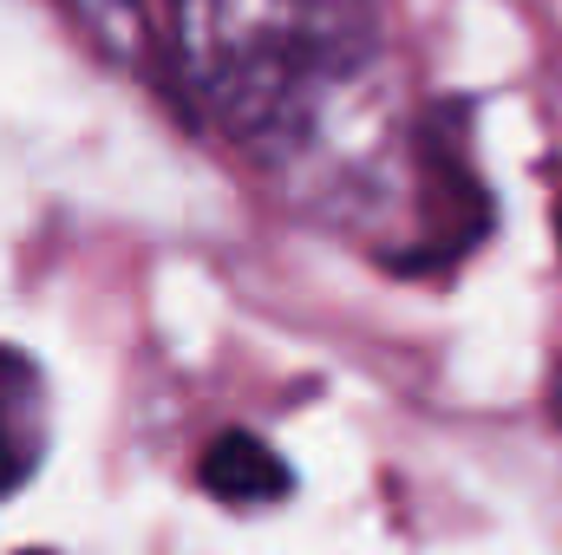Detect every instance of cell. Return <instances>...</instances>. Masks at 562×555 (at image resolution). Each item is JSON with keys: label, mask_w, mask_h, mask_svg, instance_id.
<instances>
[{"label": "cell", "mask_w": 562, "mask_h": 555, "mask_svg": "<svg viewBox=\"0 0 562 555\" xmlns=\"http://www.w3.org/2000/svg\"><path fill=\"white\" fill-rule=\"evenodd\" d=\"M380 53L373 0H170L164 66L196 125L288 150Z\"/></svg>", "instance_id": "6da1fadb"}, {"label": "cell", "mask_w": 562, "mask_h": 555, "mask_svg": "<svg viewBox=\"0 0 562 555\" xmlns=\"http://www.w3.org/2000/svg\"><path fill=\"white\" fill-rule=\"evenodd\" d=\"M340 216L380 236V262L393 275L431 281L464 269L497 223V203L471 157V112L458 99H438L400 118L393 138L340 177Z\"/></svg>", "instance_id": "7a4b0ae2"}, {"label": "cell", "mask_w": 562, "mask_h": 555, "mask_svg": "<svg viewBox=\"0 0 562 555\" xmlns=\"http://www.w3.org/2000/svg\"><path fill=\"white\" fill-rule=\"evenodd\" d=\"M53 451V386L33 353L0 340V503L40 477Z\"/></svg>", "instance_id": "3957f363"}, {"label": "cell", "mask_w": 562, "mask_h": 555, "mask_svg": "<svg viewBox=\"0 0 562 555\" xmlns=\"http://www.w3.org/2000/svg\"><path fill=\"white\" fill-rule=\"evenodd\" d=\"M196 484L223 503V510H276L294 490V471L269 438L256 431H216L196 457Z\"/></svg>", "instance_id": "277c9868"}, {"label": "cell", "mask_w": 562, "mask_h": 555, "mask_svg": "<svg viewBox=\"0 0 562 555\" xmlns=\"http://www.w3.org/2000/svg\"><path fill=\"white\" fill-rule=\"evenodd\" d=\"M543 399H550V424L562 431V353L550 360V393H543Z\"/></svg>", "instance_id": "5b68a950"}, {"label": "cell", "mask_w": 562, "mask_h": 555, "mask_svg": "<svg viewBox=\"0 0 562 555\" xmlns=\"http://www.w3.org/2000/svg\"><path fill=\"white\" fill-rule=\"evenodd\" d=\"M557 236H562V196H557Z\"/></svg>", "instance_id": "8992f818"}, {"label": "cell", "mask_w": 562, "mask_h": 555, "mask_svg": "<svg viewBox=\"0 0 562 555\" xmlns=\"http://www.w3.org/2000/svg\"><path fill=\"white\" fill-rule=\"evenodd\" d=\"M20 555H53V550H20Z\"/></svg>", "instance_id": "52a82bcc"}]
</instances>
